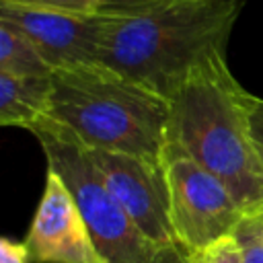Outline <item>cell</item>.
Returning a JSON list of instances; mask_svg holds the SVG:
<instances>
[{
    "label": "cell",
    "mask_w": 263,
    "mask_h": 263,
    "mask_svg": "<svg viewBox=\"0 0 263 263\" xmlns=\"http://www.w3.org/2000/svg\"><path fill=\"white\" fill-rule=\"evenodd\" d=\"M31 255L29 249L23 242L10 240V238H2L0 240V263H29Z\"/></svg>",
    "instance_id": "9a60e30c"
},
{
    "label": "cell",
    "mask_w": 263,
    "mask_h": 263,
    "mask_svg": "<svg viewBox=\"0 0 263 263\" xmlns=\"http://www.w3.org/2000/svg\"><path fill=\"white\" fill-rule=\"evenodd\" d=\"M25 245L33 263H105L74 193L53 168L45 173Z\"/></svg>",
    "instance_id": "52a82bcc"
},
{
    "label": "cell",
    "mask_w": 263,
    "mask_h": 263,
    "mask_svg": "<svg viewBox=\"0 0 263 263\" xmlns=\"http://www.w3.org/2000/svg\"><path fill=\"white\" fill-rule=\"evenodd\" d=\"M47 117L88 150L162 164L168 99L103 64L53 70Z\"/></svg>",
    "instance_id": "3957f363"
},
{
    "label": "cell",
    "mask_w": 263,
    "mask_h": 263,
    "mask_svg": "<svg viewBox=\"0 0 263 263\" xmlns=\"http://www.w3.org/2000/svg\"><path fill=\"white\" fill-rule=\"evenodd\" d=\"M84 150L109 193L138 224V228L158 245L181 247L168 216V195L162 164L123 152Z\"/></svg>",
    "instance_id": "8992f818"
},
{
    "label": "cell",
    "mask_w": 263,
    "mask_h": 263,
    "mask_svg": "<svg viewBox=\"0 0 263 263\" xmlns=\"http://www.w3.org/2000/svg\"><path fill=\"white\" fill-rule=\"evenodd\" d=\"M162 173L171 224L185 253L232 236L247 216L228 187L195 160L183 154L164 152Z\"/></svg>",
    "instance_id": "5b68a950"
},
{
    "label": "cell",
    "mask_w": 263,
    "mask_h": 263,
    "mask_svg": "<svg viewBox=\"0 0 263 263\" xmlns=\"http://www.w3.org/2000/svg\"><path fill=\"white\" fill-rule=\"evenodd\" d=\"M0 18L21 29L53 70L99 64L101 27L97 14H74L0 2Z\"/></svg>",
    "instance_id": "ba28073f"
},
{
    "label": "cell",
    "mask_w": 263,
    "mask_h": 263,
    "mask_svg": "<svg viewBox=\"0 0 263 263\" xmlns=\"http://www.w3.org/2000/svg\"><path fill=\"white\" fill-rule=\"evenodd\" d=\"M0 72L12 76H51L53 68L21 29L0 18Z\"/></svg>",
    "instance_id": "30bf717a"
},
{
    "label": "cell",
    "mask_w": 263,
    "mask_h": 263,
    "mask_svg": "<svg viewBox=\"0 0 263 263\" xmlns=\"http://www.w3.org/2000/svg\"><path fill=\"white\" fill-rule=\"evenodd\" d=\"M0 2L43 8V10L74 12V14H97L109 0H0Z\"/></svg>",
    "instance_id": "4fadbf2b"
},
{
    "label": "cell",
    "mask_w": 263,
    "mask_h": 263,
    "mask_svg": "<svg viewBox=\"0 0 263 263\" xmlns=\"http://www.w3.org/2000/svg\"><path fill=\"white\" fill-rule=\"evenodd\" d=\"M247 101L226 53L208 58L168 99L162 154L195 160L228 187L245 214H263V164L251 140Z\"/></svg>",
    "instance_id": "7a4b0ae2"
},
{
    "label": "cell",
    "mask_w": 263,
    "mask_h": 263,
    "mask_svg": "<svg viewBox=\"0 0 263 263\" xmlns=\"http://www.w3.org/2000/svg\"><path fill=\"white\" fill-rule=\"evenodd\" d=\"M242 0H109L99 64L171 99L201 62L226 53Z\"/></svg>",
    "instance_id": "6da1fadb"
},
{
    "label": "cell",
    "mask_w": 263,
    "mask_h": 263,
    "mask_svg": "<svg viewBox=\"0 0 263 263\" xmlns=\"http://www.w3.org/2000/svg\"><path fill=\"white\" fill-rule=\"evenodd\" d=\"M247 109H249V132H251V140L253 146L257 150V156L263 164V99L255 97L249 92V101H247Z\"/></svg>",
    "instance_id": "5bb4252c"
},
{
    "label": "cell",
    "mask_w": 263,
    "mask_h": 263,
    "mask_svg": "<svg viewBox=\"0 0 263 263\" xmlns=\"http://www.w3.org/2000/svg\"><path fill=\"white\" fill-rule=\"evenodd\" d=\"M187 263H242V255L234 236H224L203 249L187 253Z\"/></svg>",
    "instance_id": "7c38bea8"
},
{
    "label": "cell",
    "mask_w": 263,
    "mask_h": 263,
    "mask_svg": "<svg viewBox=\"0 0 263 263\" xmlns=\"http://www.w3.org/2000/svg\"><path fill=\"white\" fill-rule=\"evenodd\" d=\"M49 92L51 76H12L0 72V123L31 129L47 115Z\"/></svg>",
    "instance_id": "9c48e42d"
},
{
    "label": "cell",
    "mask_w": 263,
    "mask_h": 263,
    "mask_svg": "<svg viewBox=\"0 0 263 263\" xmlns=\"http://www.w3.org/2000/svg\"><path fill=\"white\" fill-rule=\"evenodd\" d=\"M29 132L39 140L47 168L74 193L105 263H187L181 247L158 245L138 228L105 187L84 146L64 127L45 115Z\"/></svg>",
    "instance_id": "277c9868"
},
{
    "label": "cell",
    "mask_w": 263,
    "mask_h": 263,
    "mask_svg": "<svg viewBox=\"0 0 263 263\" xmlns=\"http://www.w3.org/2000/svg\"><path fill=\"white\" fill-rule=\"evenodd\" d=\"M232 236L238 242L242 263H263V214H247Z\"/></svg>",
    "instance_id": "8fae6325"
}]
</instances>
